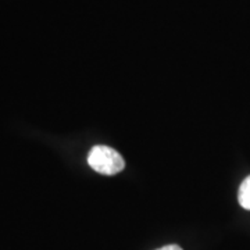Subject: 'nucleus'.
Wrapping results in <instances>:
<instances>
[{
    "label": "nucleus",
    "instance_id": "nucleus-2",
    "mask_svg": "<svg viewBox=\"0 0 250 250\" xmlns=\"http://www.w3.org/2000/svg\"><path fill=\"white\" fill-rule=\"evenodd\" d=\"M238 200H239V205L245 210H250V175L246 177L245 181L241 184L239 193H238Z\"/></svg>",
    "mask_w": 250,
    "mask_h": 250
},
{
    "label": "nucleus",
    "instance_id": "nucleus-1",
    "mask_svg": "<svg viewBox=\"0 0 250 250\" xmlns=\"http://www.w3.org/2000/svg\"><path fill=\"white\" fill-rule=\"evenodd\" d=\"M90 168L104 175H114L125 168V161L120 153L103 145L92 147L88 154Z\"/></svg>",
    "mask_w": 250,
    "mask_h": 250
},
{
    "label": "nucleus",
    "instance_id": "nucleus-3",
    "mask_svg": "<svg viewBox=\"0 0 250 250\" xmlns=\"http://www.w3.org/2000/svg\"><path fill=\"white\" fill-rule=\"evenodd\" d=\"M157 250H184L182 248H179L178 245H167V246H163L160 249Z\"/></svg>",
    "mask_w": 250,
    "mask_h": 250
}]
</instances>
